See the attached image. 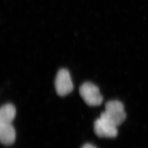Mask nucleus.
<instances>
[{"label":"nucleus","mask_w":148,"mask_h":148,"mask_svg":"<svg viewBox=\"0 0 148 148\" xmlns=\"http://www.w3.org/2000/svg\"><path fill=\"white\" fill-rule=\"evenodd\" d=\"M55 88L57 94L61 97L68 95L73 91L74 85L68 70L62 69L58 72L55 79Z\"/></svg>","instance_id":"obj_3"},{"label":"nucleus","mask_w":148,"mask_h":148,"mask_svg":"<svg viewBox=\"0 0 148 148\" xmlns=\"http://www.w3.org/2000/svg\"><path fill=\"white\" fill-rule=\"evenodd\" d=\"M79 94L85 103L92 106H100L103 101L99 88L93 84L87 82L79 88Z\"/></svg>","instance_id":"obj_2"},{"label":"nucleus","mask_w":148,"mask_h":148,"mask_svg":"<svg viewBox=\"0 0 148 148\" xmlns=\"http://www.w3.org/2000/svg\"><path fill=\"white\" fill-rule=\"evenodd\" d=\"M81 148H97L95 147V145L91 144H89V143H87V144H85Z\"/></svg>","instance_id":"obj_7"},{"label":"nucleus","mask_w":148,"mask_h":148,"mask_svg":"<svg viewBox=\"0 0 148 148\" xmlns=\"http://www.w3.org/2000/svg\"><path fill=\"white\" fill-rule=\"evenodd\" d=\"M16 130L12 124H0V140L2 144L9 145L15 142Z\"/></svg>","instance_id":"obj_5"},{"label":"nucleus","mask_w":148,"mask_h":148,"mask_svg":"<svg viewBox=\"0 0 148 148\" xmlns=\"http://www.w3.org/2000/svg\"><path fill=\"white\" fill-rule=\"evenodd\" d=\"M16 115V109L12 104H6L0 110V124H12Z\"/></svg>","instance_id":"obj_6"},{"label":"nucleus","mask_w":148,"mask_h":148,"mask_svg":"<svg viewBox=\"0 0 148 148\" xmlns=\"http://www.w3.org/2000/svg\"><path fill=\"white\" fill-rule=\"evenodd\" d=\"M100 117L117 127L125 120L126 114L121 101H111L106 103V110Z\"/></svg>","instance_id":"obj_1"},{"label":"nucleus","mask_w":148,"mask_h":148,"mask_svg":"<svg viewBox=\"0 0 148 148\" xmlns=\"http://www.w3.org/2000/svg\"><path fill=\"white\" fill-rule=\"evenodd\" d=\"M117 127L105 119L99 117L94 123V131L100 138L116 137L117 135Z\"/></svg>","instance_id":"obj_4"}]
</instances>
